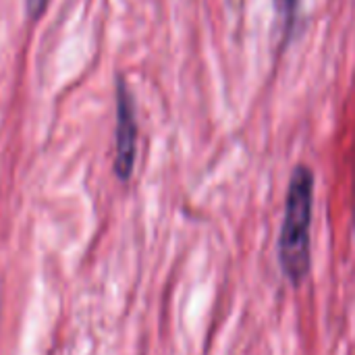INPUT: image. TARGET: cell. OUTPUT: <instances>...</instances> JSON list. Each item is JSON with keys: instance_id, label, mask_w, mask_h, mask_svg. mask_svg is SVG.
<instances>
[{"instance_id": "cell-1", "label": "cell", "mask_w": 355, "mask_h": 355, "mask_svg": "<svg viewBox=\"0 0 355 355\" xmlns=\"http://www.w3.org/2000/svg\"><path fill=\"white\" fill-rule=\"evenodd\" d=\"M314 212V173L297 164L291 173L279 237V264L287 281L302 285L310 272V229Z\"/></svg>"}, {"instance_id": "cell-2", "label": "cell", "mask_w": 355, "mask_h": 355, "mask_svg": "<svg viewBox=\"0 0 355 355\" xmlns=\"http://www.w3.org/2000/svg\"><path fill=\"white\" fill-rule=\"evenodd\" d=\"M137 158V119L131 92L123 79L116 83V152L114 175L121 181H129Z\"/></svg>"}, {"instance_id": "cell-3", "label": "cell", "mask_w": 355, "mask_h": 355, "mask_svg": "<svg viewBox=\"0 0 355 355\" xmlns=\"http://www.w3.org/2000/svg\"><path fill=\"white\" fill-rule=\"evenodd\" d=\"M50 0H25V8H27V15L31 19H40L46 10Z\"/></svg>"}, {"instance_id": "cell-4", "label": "cell", "mask_w": 355, "mask_h": 355, "mask_svg": "<svg viewBox=\"0 0 355 355\" xmlns=\"http://www.w3.org/2000/svg\"><path fill=\"white\" fill-rule=\"evenodd\" d=\"M285 2V21H287V31L291 29V23L295 19V10H297V4L300 0H283Z\"/></svg>"}]
</instances>
